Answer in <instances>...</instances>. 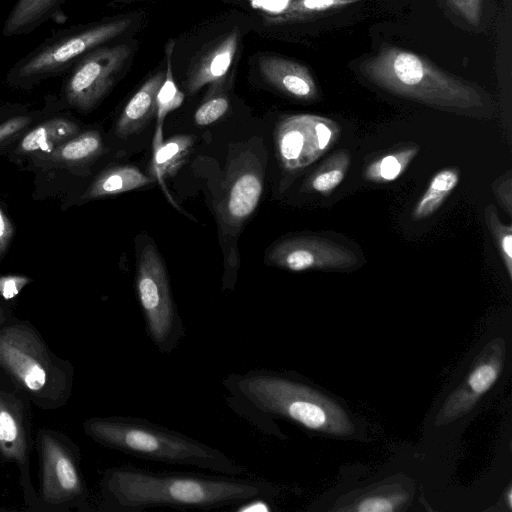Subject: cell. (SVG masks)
I'll return each instance as SVG.
<instances>
[{
    "instance_id": "cell-31",
    "label": "cell",
    "mask_w": 512,
    "mask_h": 512,
    "mask_svg": "<svg viewBox=\"0 0 512 512\" xmlns=\"http://www.w3.org/2000/svg\"><path fill=\"white\" fill-rule=\"evenodd\" d=\"M35 118V114H21L12 116L0 123V144L29 127Z\"/></svg>"
},
{
    "instance_id": "cell-9",
    "label": "cell",
    "mask_w": 512,
    "mask_h": 512,
    "mask_svg": "<svg viewBox=\"0 0 512 512\" xmlns=\"http://www.w3.org/2000/svg\"><path fill=\"white\" fill-rule=\"evenodd\" d=\"M34 437L31 401L0 370V459L18 469L24 501L31 511H37V492L30 475Z\"/></svg>"
},
{
    "instance_id": "cell-12",
    "label": "cell",
    "mask_w": 512,
    "mask_h": 512,
    "mask_svg": "<svg viewBox=\"0 0 512 512\" xmlns=\"http://www.w3.org/2000/svg\"><path fill=\"white\" fill-rule=\"evenodd\" d=\"M340 126L332 119L314 114H296L277 125L278 158L287 171H300L317 161L337 141Z\"/></svg>"
},
{
    "instance_id": "cell-35",
    "label": "cell",
    "mask_w": 512,
    "mask_h": 512,
    "mask_svg": "<svg viewBox=\"0 0 512 512\" xmlns=\"http://www.w3.org/2000/svg\"><path fill=\"white\" fill-rule=\"evenodd\" d=\"M11 317L10 313L0 305V326Z\"/></svg>"
},
{
    "instance_id": "cell-10",
    "label": "cell",
    "mask_w": 512,
    "mask_h": 512,
    "mask_svg": "<svg viewBox=\"0 0 512 512\" xmlns=\"http://www.w3.org/2000/svg\"><path fill=\"white\" fill-rule=\"evenodd\" d=\"M130 54L127 44H105L86 53L67 72L61 88L64 103L79 111L92 110L113 87Z\"/></svg>"
},
{
    "instance_id": "cell-16",
    "label": "cell",
    "mask_w": 512,
    "mask_h": 512,
    "mask_svg": "<svg viewBox=\"0 0 512 512\" xmlns=\"http://www.w3.org/2000/svg\"><path fill=\"white\" fill-rule=\"evenodd\" d=\"M239 31H232L205 50L191 67L186 81L190 95L198 92L204 85L219 83L227 74L237 51Z\"/></svg>"
},
{
    "instance_id": "cell-27",
    "label": "cell",
    "mask_w": 512,
    "mask_h": 512,
    "mask_svg": "<svg viewBox=\"0 0 512 512\" xmlns=\"http://www.w3.org/2000/svg\"><path fill=\"white\" fill-rule=\"evenodd\" d=\"M485 223L502 259L509 279H512V226L501 221L496 207L488 204L484 209Z\"/></svg>"
},
{
    "instance_id": "cell-23",
    "label": "cell",
    "mask_w": 512,
    "mask_h": 512,
    "mask_svg": "<svg viewBox=\"0 0 512 512\" xmlns=\"http://www.w3.org/2000/svg\"><path fill=\"white\" fill-rule=\"evenodd\" d=\"M459 180L458 168H445L437 172L431 178L423 195L415 203L412 218L419 221L434 214L457 187Z\"/></svg>"
},
{
    "instance_id": "cell-8",
    "label": "cell",
    "mask_w": 512,
    "mask_h": 512,
    "mask_svg": "<svg viewBox=\"0 0 512 512\" xmlns=\"http://www.w3.org/2000/svg\"><path fill=\"white\" fill-rule=\"evenodd\" d=\"M135 284L147 334L161 353L170 354L183 339L185 328L165 265L152 244L145 245L139 254Z\"/></svg>"
},
{
    "instance_id": "cell-4",
    "label": "cell",
    "mask_w": 512,
    "mask_h": 512,
    "mask_svg": "<svg viewBox=\"0 0 512 512\" xmlns=\"http://www.w3.org/2000/svg\"><path fill=\"white\" fill-rule=\"evenodd\" d=\"M83 430L97 444L132 457L232 476L246 473L219 449L143 418L95 416L84 421Z\"/></svg>"
},
{
    "instance_id": "cell-21",
    "label": "cell",
    "mask_w": 512,
    "mask_h": 512,
    "mask_svg": "<svg viewBox=\"0 0 512 512\" xmlns=\"http://www.w3.org/2000/svg\"><path fill=\"white\" fill-rule=\"evenodd\" d=\"M153 181V178L145 175L135 166H113L96 176L83 194V198L91 200L114 196L147 186Z\"/></svg>"
},
{
    "instance_id": "cell-29",
    "label": "cell",
    "mask_w": 512,
    "mask_h": 512,
    "mask_svg": "<svg viewBox=\"0 0 512 512\" xmlns=\"http://www.w3.org/2000/svg\"><path fill=\"white\" fill-rule=\"evenodd\" d=\"M404 500V496H384L376 495L362 499L355 510L360 512H390L395 511L400 502Z\"/></svg>"
},
{
    "instance_id": "cell-33",
    "label": "cell",
    "mask_w": 512,
    "mask_h": 512,
    "mask_svg": "<svg viewBox=\"0 0 512 512\" xmlns=\"http://www.w3.org/2000/svg\"><path fill=\"white\" fill-rule=\"evenodd\" d=\"M31 282V279L21 275H6L0 277V295L5 300L15 298L20 291Z\"/></svg>"
},
{
    "instance_id": "cell-22",
    "label": "cell",
    "mask_w": 512,
    "mask_h": 512,
    "mask_svg": "<svg viewBox=\"0 0 512 512\" xmlns=\"http://www.w3.org/2000/svg\"><path fill=\"white\" fill-rule=\"evenodd\" d=\"M193 143L194 137L190 135H176L163 141L162 134H154L151 172L164 187L168 197L164 180L178 172L188 157Z\"/></svg>"
},
{
    "instance_id": "cell-13",
    "label": "cell",
    "mask_w": 512,
    "mask_h": 512,
    "mask_svg": "<svg viewBox=\"0 0 512 512\" xmlns=\"http://www.w3.org/2000/svg\"><path fill=\"white\" fill-rule=\"evenodd\" d=\"M265 263L289 270L347 269L358 258L349 248L316 236H296L276 242L265 254Z\"/></svg>"
},
{
    "instance_id": "cell-14",
    "label": "cell",
    "mask_w": 512,
    "mask_h": 512,
    "mask_svg": "<svg viewBox=\"0 0 512 512\" xmlns=\"http://www.w3.org/2000/svg\"><path fill=\"white\" fill-rule=\"evenodd\" d=\"M506 355L505 341L492 340L481 352L466 380L446 400L435 424L445 425L469 411L496 382Z\"/></svg>"
},
{
    "instance_id": "cell-24",
    "label": "cell",
    "mask_w": 512,
    "mask_h": 512,
    "mask_svg": "<svg viewBox=\"0 0 512 512\" xmlns=\"http://www.w3.org/2000/svg\"><path fill=\"white\" fill-rule=\"evenodd\" d=\"M419 150V146L409 145L374 159L365 167L364 178L372 183L395 181L404 173Z\"/></svg>"
},
{
    "instance_id": "cell-18",
    "label": "cell",
    "mask_w": 512,
    "mask_h": 512,
    "mask_svg": "<svg viewBox=\"0 0 512 512\" xmlns=\"http://www.w3.org/2000/svg\"><path fill=\"white\" fill-rule=\"evenodd\" d=\"M162 72L150 77L130 98L122 110L115 127V134L120 139L141 132L156 113V96L164 80Z\"/></svg>"
},
{
    "instance_id": "cell-11",
    "label": "cell",
    "mask_w": 512,
    "mask_h": 512,
    "mask_svg": "<svg viewBox=\"0 0 512 512\" xmlns=\"http://www.w3.org/2000/svg\"><path fill=\"white\" fill-rule=\"evenodd\" d=\"M264 165L251 149L227 165L222 194L215 204L222 237H234L255 211L263 190Z\"/></svg>"
},
{
    "instance_id": "cell-5",
    "label": "cell",
    "mask_w": 512,
    "mask_h": 512,
    "mask_svg": "<svg viewBox=\"0 0 512 512\" xmlns=\"http://www.w3.org/2000/svg\"><path fill=\"white\" fill-rule=\"evenodd\" d=\"M0 370L39 409H60L73 392L72 363L56 355L28 320L11 316L0 326Z\"/></svg>"
},
{
    "instance_id": "cell-7",
    "label": "cell",
    "mask_w": 512,
    "mask_h": 512,
    "mask_svg": "<svg viewBox=\"0 0 512 512\" xmlns=\"http://www.w3.org/2000/svg\"><path fill=\"white\" fill-rule=\"evenodd\" d=\"M34 448L39 460L37 511H90L79 446L58 430L40 428L35 432Z\"/></svg>"
},
{
    "instance_id": "cell-36",
    "label": "cell",
    "mask_w": 512,
    "mask_h": 512,
    "mask_svg": "<svg viewBox=\"0 0 512 512\" xmlns=\"http://www.w3.org/2000/svg\"><path fill=\"white\" fill-rule=\"evenodd\" d=\"M507 499H508V506L511 509V507H512V490H511V488L508 489Z\"/></svg>"
},
{
    "instance_id": "cell-25",
    "label": "cell",
    "mask_w": 512,
    "mask_h": 512,
    "mask_svg": "<svg viewBox=\"0 0 512 512\" xmlns=\"http://www.w3.org/2000/svg\"><path fill=\"white\" fill-rule=\"evenodd\" d=\"M350 163L351 156L347 150L337 151L307 178L305 190L329 195L344 180Z\"/></svg>"
},
{
    "instance_id": "cell-2",
    "label": "cell",
    "mask_w": 512,
    "mask_h": 512,
    "mask_svg": "<svg viewBox=\"0 0 512 512\" xmlns=\"http://www.w3.org/2000/svg\"><path fill=\"white\" fill-rule=\"evenodd\" d=\"M222 385L230 409L262 433L276 434V419L334 435L354 431L353 423L338 404L289 375L253 369L227 375Z\"/></svg>"
},
{
    "instance_id": "cell-1",
    "label": "cell",
    "mask_w": 512,
    "mask_h": 512,
    "mask_svg": "<svg viewBox=\"0 0 512 512\" xmlns=\"http://www.w3.org/2000/svg\"><path fill=\"white\" fill-rule=\"evenodd\" d=\"M274 487L232 475L155 471L133 465L106 469L99 480V510L141 512L151 508L213 510L268 500Z\"/></svg>"
},
{
    "instance_id": "cell-32",
    "label": "cell",
    "mask_w": 512,
    "mask_h": 512,
    "mask_svg": "<svg viewBox=\"0 0 512 512\" xmlns=\"http://www.w3.org/2000/svg\"><path fill=\"white\" fill-rule=\"evenodd\" d=\"M512 179L511 172L509 171L505 175L498 178L493 183V192L498 201V203L502 206L506 212L511 215L512 210Z\"/></svg>"
},
{
    "instance_id": "cell-34",
    "label": "cell",
    "mask_w": 512,
    "mask_h": 512,
    "mask_svg": "<svg viewBox=\"0 0 512 512\" xmlns=\"http://www.w3.org/2000/svg\"><path fill=\"white\" fill-rule=\"evenodd\" d=\"M13 233L14 228L11 221L0 207V261L9 248Z\"/></svg>"
},
{
    "instance_id": "cell-26",
    "label": "cell",
    "mask_w": 512,
    "mask_h": 512,
    "mask_svg": "<svg viewBox=\"0 0 512 512\" xmlns=\"http://www.w3.org/2000/svg\"><path fill=\"white\" fill-rule=\"evenodd\" d=\"M174 50V41L170 40L165 47L166 72L164 80L156 96V128H162L167 114L177 109L184 100V94L178 89L172 71V54Z\"/></svg>"
},
{
    "instance_id": "cell-17",
    "label": "cell",
    "mask_w": 512,
    "mask_h": 512,
    "mask_svg": "<svg viewBox=\"0 0 512 512\" xmlns=\"http://www.w3.org/2000/svg\"><path fill=\"white\" fill-rule=\"evenodd\" d=\"M101 135L94 130L80 132L51 152L33 156L34 162L43 168L75 169L90 164L103 152Z\"/></svg>"
},
{
    "instance_id": "cell-20",
    "label": "cell",
    "mask_w": 512,
    "mask_h": 512,
    "mask_svg": "<svg viewBox=\"0 0 512 512\" xmlns=\"http://www.w3.org/2000/svg\"><path fill=\"white\" fill-rule=\"evenodd\" d=\"M65 0H17L4 22L5 37L26 35L49 20L57 21Z\"/></svg>"
},
{
    "instance_id": "cell-28",
    "label": "cell",
    "mask_w": 512,
    "mask_h": 512,
    "mask_svg": "<svg viewBox=\"0 0 512 512\" xmlns=\"http://www.w3.org/2000/svg\"><path fill=\"white\" fill-rule=\"evenodd\" d=\"M230 101L224 94L210 95L195 111L194 122L207 126L221 119L229 110Z\"/></svg>"
},
{
    "instance_id": "cell-38",
    "label": "cell",
    "mask_w": 512,
    "mask_h": 512,
    "mask_svg": "<svg viewBox=\"0 0 512 512\" xmlns=\"http://www.w3.org/2000/svg\"><path fill=\"white\" fill-rule=\"evenodd\" d=\"M6 511H7V509L0 507V512H6Z\"/></svg>"
},
{
    "instance_id": "cell-37",
    "label": "cell",
    "mask_w": 512,
    "mask_h": 512,
    "mask_svg": "<svg viewBox=\"0 0 512 512\" xmlns=\"http://www.w3.org/2000/svg\"><path fill=\"white\" fill-rule=\"evenodd\" d=\"M6 109L7 108L0 106V118L2 117L3 114H5Z\"/></svg>"
},
{
    "instance_id": "cell-19",
    "label": "cell",
    "mask_w": 512,
    "mask_h": 512,
    "mask_svg": "<svg viewBox=\"0 0 512 512\" xmlns=\"http://www.w3.org/2000/svg\"><path fill=\"white\" fill-rule=\"evenodd\" d=\"M80 133L79 124L67 116H54L29 130L19 141L15 152L36 156L53 149Z\"/></svg>"
},
{
    "instance_id": "cell-39",
    "label": "cell",
    "mask_w": 512,
    "mask_h": 512,
    "mask_svg": "<svg viewBox=\"0 0 512 512\" xmlns=\"http://www.w3.org/2000/svg\"><path fill=\"white\" fill-rule=\"evenodd\" d=\"M238 1H240V0H238Z\"/></svg>"
},
{
    "instance_id": "cell-30",
    "label": "cell",
    "mask_w": 512,
    "mask_h": 512,
    "mask_svg": "<svg viewBox=\"0 0 512 512\" xmlns=\"http://www.w3.org/2000/svg\"><path fill=\"white\" fill-rule=\"evenodd\" d=\"M447 5L468 24L478 25L483 11V0H445Z\"/></svg>"
},
{
    "instance_id": "cell-3",
    "label": "cell",
    "mask_w": 512,
    "mask_h": 512,
    "mask_svg": "<svg viewBox=\"0 0 512 512\" xmlns=\"http://www.w3.org/2000/svg\"><path fill=\"white\" fill-rule=\"evenodd\" d=\"M359 70L379 88L437 109L466 114L488 106L480 87L401 47L384 44Z\"/></svg>"
},
{
    "instance_id": "cell-15",
    "label": "cell",
    "mask_w": 512,
    "mask_h": 512,
    "mask_svg": "<svg viewBox=\"0 0 512 512\" xmlns=\"http://www.w3.org/2000/svg\"><path fill=\"white\" fill-rule=\"evenodd\" d=\"M258 66L263 78L285 95L300 101H315L319 89L310 70L302 63L279 55H262Z\"/></svg>"
},
{
    "instance_id": "cell-6",
    "label": "cell",
    "mask_w": 512,
    "mask_h": 512,
    "mask_svg": "<svg viewBox=\"0 0 512 512\" xmlns=\"http://www.w3.org/2000/svg\"><path fill=\"white\" fill-rule=\"evenodd\" d=\"M130 24V18H117L57 30L16 61L6 81L15 88L31 89L63 75L86 53L117 38Z\"/></svg>"
}]
</instances>
